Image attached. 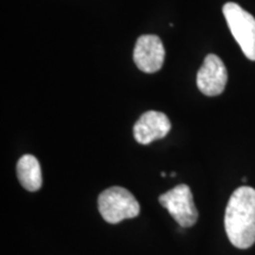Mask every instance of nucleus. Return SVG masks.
<instances>
[{
  "label": "nucleus",
  "instance_id": "nucleus-3",
  "mask_svg": "<svg viewBox=\"0 0 255 255\" xmlns=\"http://www.w3.org/2000/svg\"><path fill=\"white\" fill-rule=\"evenodd\" d=\"M233 37L248 59L255 60V18L235 2H227L222 8Z\"/></svg>",
  "mask_w": 255,
  "mask_h": 255
},
{
  "label": "nucleus",
  "instance_id": "nucleus-6",
  "mask_svg": "<svg viewBox=\"0 0 255 255\" xmlns=\"http://www.w3.org/2000/svg\"><path fill=\"white\" fill-rule=\"evenodd\" d=\"M165 58L163 43L155 34H144L136 41L133 60L141 71L145 73L157 72Z\"/></svg>",
  "mask_w": 255,
  "mask_h": 255
},
{
  "label": "nucleus",
  "instance_id": "nucleus-8",
  "mask_svg": "<svg viewBox=\"0 0 255 255\" xmlns=\"http://www.w3.org/2000/svg\"><path fill=\"white\" fill-rule=\"evenodd\" d=\"M19 182L28 191H37L43 184L41 169L38 159L33 155H24L17 163Z\"/></svg>",
  "mask_w": 255,
  "mask_h": 255
},
{
  "label": "nucleus",
  "instance_id": "nucleus-9",
  "mask_svg": "<svg viewBox=\"0 0 255 255\" xmlns=\"http://www.w3.org/2000/svg\"><path fill=\"white\" fill-rule=\"evenodd\" d=\"M161 176H167V173H164V171H163V173H161Z\"/></svg>",
  "mask_w": 255,
  "mask_h": 255
},
{
  "label": "nucleus",
  "instance_id": "nucleus-4",
  "mask_svg": "<svg viewBox=\"0 0 255 255\" xmlns=\"http://www.w3.org/2000/svg\"><path fill=\"white\" fill-rule=\"evenodd\" d=\"M159 203L168 210L181 227L194 226L199 218V213L194 203L190 188L187 184H178L158 197Z\"/></svg>",
  "mask_w": 255,
  "mask_h": 255
},
{
  "label": "nucleus",
  "instance_id": "nucleus-2",
  "mask_svg": "<svg viewBox=\"0 0 255 255\" xmlns=\"http://www.w3.org/2000/svg\"><path fill=\"white\" fill-rule=\"evenodd\" d=\"M98 210L105 221L115 225L136 218L139 214V203L126 188L111 187L98 196Z\"/></svg>",
  "mask_w": 255,
  "mask_h": 255
},
{
  "label": "nucleus",
  "instance_id": "nucleus-7",
  "mask_svg": "<svg viewBox=\"0 0 255 255\" xmlns=\"http://www.w3.org/2000/svg\"><path fill=\"white\" fill-rule=\"evenodd\" d=\"M171 129L168 116L159 111H146L133 126V137L139 144H150L163 138Z\"/></svg>",
  "mask_w": 255,
  "mask_h": 255
},
{
  "label": "nucleus",
  "instance_id": "nucleus-5",
  "mask_svg": "<svg viewBox=\"0 0 255 255\" xmlns=\"http://www.w3.org/2000/svg\"><path fill=\"white\" fill-rule=\"evenodd\" d=\"M228 73L225 64L216 55H208L197 72L196 84L206 96H219L225 90Z\"/></svg>",
  "mask_w": 255,
  "mask_h": 255
},
{
  "label": "nucleus",
  "instance_id": "nucleus-1",
  "mask_svg": "<svg viewBox=\"0 0 255 255\" xmlns=\"http://www.w3.org/2000/svg\"><path fill=\"white\" fill-rule=\"evenodd\" d=\"M225 228L233 246L247 250L255 244V189L240 187L232 194L225 214Z\"/></svg>",
  "mask_w": 255,
  "mask_h": 255
},
{
  "label": "nucleus",
  "instance_id": "nucleus-10",
  "mask_svg": "<svg viewBox=\"0 0 255 255\" xmlns=\"http://www.w3.org/2000/svg\"><path fill=\"white\" fill-rule=\"evenodd\" d=\"M170 176H173V177H174V176H176V173H171V174H170Z\"/></svg>",
  "mask_w": 255,
  "mask_h": 255
}]
</instances>
